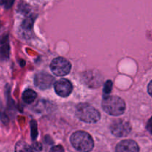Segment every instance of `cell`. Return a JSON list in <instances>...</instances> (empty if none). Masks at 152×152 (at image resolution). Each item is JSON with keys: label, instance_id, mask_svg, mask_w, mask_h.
Segmentation results:
<instances>
[{"label": "cell", "instance_id": "obj_1", "mask_svg": "<svg viewBox=\"0 0 152 152\" xmlns=\"http://www.w3.org/2000/svg\"><path fill=\"white\" fill-rule=\"evenodd\" d=\"M102 109L111 116H120L126 111V103L117 96H107L102 102Z\"/></svg>", "mask_w": 152, "mask_h": 152}, {"label": "cell", "instance_id": "obj_2", "mask_svg": "<svg viewBox=\"0 0 152 152\" xmlns=\"http://www.w3.org/2000/svg\"><path fill=\"white\" fill-rule=\"evenodd\" d=\"M73 147L82 152H89L94 148V140L88 133L83 131H78L71 136Z\"/></svg>", "mask_w": 152, "mask_h": 152}, {"label": "cell", "instance_id": "obj_3", "mask_svg": "<svg viewBox=\"0 0 152 152\" xmlns=\"http://www.w3.org/2000/svg\"><path fill=\"white\" fill-rule=\"evenodd\" d=\"M76 116L80 120L88 123H96L100 119L99 111L88 103H80L77 105Z\"/></svg>", "mask_w": 152, "mask_h": 152}, {"label": "cell", "instance_id": "obj_4", "mask_svg": "<svg viewBox=\"0 0 152 152\" xmlns=\"http://www.w3.org/2000/svg\"><path fill=\"white\" fill-rule=\"evenodd\" d=\"M50 68L54 75L58 77H63L69 74L71 65L69 61L65 58L57 57L52 61Z\"/></svg>", "mask_w": 152, "mask_h": 152}, {"label": "cell", "instance_id": "obj_5", "mask_svg": "<svg viewBox=\"0 0 152 152\" xmlns=\"http://www.w3.org/2000/svg\"><path fill=\"white\" fill-rule=\"evenodd\" d=\"M110 129L114 136L123 137L129 134L132 131V126L126 120H116L111 124Z\"/></svg>", "mask_w": 152, "mask_h": 152}, {"label": "cell", "instance_id": "obj_6", "mask_svg": "<svg viewBox=\"0 0 152 152\" xmlns=\"http://www.w3.org/2000/svg\"><path fill=\"white\" fill-rule=\"evenodd\" d=\"M54 81V77H53L49 74L44 72L37 74L34 79V83H35L36 86L38 87L39 88L43 89V90L50 88L53 86Z\"/></svg>", "mask_w": 152, "mask_h": 152}, {"label": "cell", "instance_id": "obj_7", "mask_svg": "<svg viewBox=\"0 0 152 152\" xmlns=\"http://www.w3.org/2000/svg\"><path fill=\"white\" fill-rule=\"evenodd\" d=\"M54 89L56 93L59 96L67 97L72 92L73 86L69 80L66 79H61L55 83Z\"/></svg>", "mask_w": 152, "mask_h": 152}, {"label": "cell", "instance_id": "obj_8", "mask_svg": "<svg viewBox=\"0 0 152 152\" xmlns=\"http://www.w3.org/2000/svg\"><path fill=\"white\" fill-rule=\"evenodd\" d=\"M83 82L90 88H98L102 85V77L96 71H88L83 77Z\"/></svg>", "mask_w": 152, "mask_h": 152}, {"label": "cell", "instance_id": "obj_9", "mask_svg": "<svg viewBox=\"0 0 152 152\" xmlns=\"http://www.w3.org/2000/svg\"><path fill=\"white\" fill-rule=\"evenodd\" d=\"M116 152H139V146L134 140H125L117 144Z\"/></svg>", "mask_w": 152, "mask_h": 152}, {"label": "cell", "instance_id": "obj_10", "mask_svg": "<svg viewBox=\"0 0 152 152\" xmlns=\"http://www.w3.org/2000/svg\"><path fill=\"white\" fill-rule=\"evenodd\" d=\"M37 96V93L32 89H27L22 94V99L24 102L28 104H31L34 102Z\"/></svg>", "mask_w": 152, "mask_h": 152}, {"label": "cell", "instance_id": "obj_11", "mask_svg": "<svg viewBox=\"0 0 152 152\" xmlns=\"http://www.w3.org/2000/svg\"><path fill=\"white\" fill-rule=\"evenodd\" d=\"M10 55V46L7 42L0 44V62L7 60Z\"/></svg>", "mask_w": 152, "mask_h": 152}, {"label": "cell", "instance_id": "obj_12", "mask_svg": "<svg viewBox=\"0 0 152 152\" xmlns=\"http://www.w3.org/2000/svg\"><path fill=\"white\" fill-rule=\"evenodd\" d=\"M15 152H34L33 147L24 141H19L16 144Z\"/></svg>", "mask_w": 152, "mask_h": 152}, {"label": "cell", "instance_id": "obj_13", "mask_svg": "<svg viewBox=\"0 0 152 152\" xmlns=\"http://www.w3.org/2000/svg\"><path fill=\"white\" fill-rule=\"evenodd\" d=\"M15 0H0V5L3 6L4 8L9 9L12 7Z\"/></svg>", "mask_w": 152, "mask_h": 152}, {"label": "cell", "instance_id": "obj_14", "mask_svg": "<svg viewBox=\"0 0 152 152\" xmlns=\"http://www.w3.org/2000/svg\"><path fill=\"white\" fill-rule=\"evenodd\" d=\"M111 88H112V82L111 80H108L105 85V88H104V93L109 94L111 92Z\"/></svg>", "mask_w": 152, "mask_h": 152}, {"label": "cell", "instance_id": "obj_15", "mask_svg": "<svg viewBox=\"0 0 152 152\" xmlns=\"http://www.w3.org/2000/svg\"><path fill=\"white\" fill-rule=\"evenodd\" d=\"M0 120H1L3 123H4V124H7L9 122L8 117H7L5 113H4L2 111H1V110H0Z\"/></svg>", "mask_w": 152, "mask_h": 152}, {"label": "cell", "instance_id": "obj_16", "mask_svg": "<svg viewBox=\"0 0 152 152\" xmlns=\"http://www.w3.org/2000/svg\"><path fill=\"white\" fill-rule=\"evenodd\" d=\"M49 152H65V150L62 148V145H56L51 148Z\"/></svg>", "mask_w": 152, "mask_h": 152}, {"label": "cell", "instance_id": "obj_17", "mask_svg": "<svg viewBox=\"0 0 152 152\" xmlns=\"http://www.w3.org/2000/svg\"><path fill=\"white\" fill-rule=\"evenodd\" d=\"M33 149L37 151H40L42 150V145L40 143H34L33 145Z\"/></svg>", "mask_w": 152, "mask_h": 152}, {"label": "cell", "instance_id": "obj_18", "mask_svg": "<svg viewBox=\"0 0 152 152\" xmlns=\"http://www.w3.org/2000/svg\"><path fill=\"white\" fill-rule=\"evenodd\" d=\"M147 129H148V132L152 134V117L149 119V120L148 121V123H147Z\"/></svg>", "mask_w": 152, "mask_h": 152}, {"label": "cell", "instance_id": "obj_19", "mask_svg": "<svg viewBox=\"0 0 152 152\" xmlns=\"http://www.w3.org/2000/svg\"><path fill=\"white\" fill-rule=\"evenodd\" d=\"M148 94H149L150 96L152 97V80L150 82L149 84H148Z\"/></svg>", "mask_w": 152, "mask_h": 152}]
</instances>
